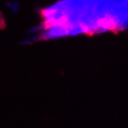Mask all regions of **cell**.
I'll return each mask as SVG.
<instances>
[{
	"label": "cell",
	"mask_w": 128,
	"mask_h": 128,
	"mask_svg": "<svg viewBox=\"0 0 128 128\" xmlns=\"http://www.w3.org/2000/svg\"><path fill=\"white\" fill-rule=\"evenodd\" d=\"M2 24L4 25V20H3V18L2 17V15L0 13V27L2 26Z\"/></svg>",
	"instance_id": "6da1fadb"
}]
</instances>
